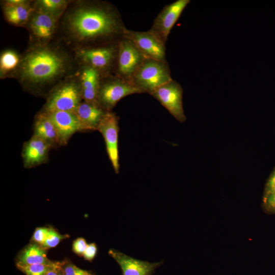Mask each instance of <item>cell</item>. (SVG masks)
I'll return each mask as SVG.
<instances>
[{"label": "cell", "instance_id": "obj_29", "mask_svg": "<svg viewBox=\"0 0 275 275\" xmlns=\"http://www.w3.org/2000/svg\"><path fill=\"white\" fill-rule=\"evenodd\" d=\"M88 244L84 238H78L73 243L72 250L74 253L79 256H82Z\"/></svg>", "mask_w": 275, "mask_h": 275}, {"label": "cell", "instance_id": "obj_32", "mask_svg": "<svg viewBox=\"0 0 275 275\" xmlns=\"http://www.w3.org/2000/svg\"><path fill=\"white\" fill-rule=\"evenodd\" d=\"M58 275H64V273H63V272L62 269L61 271L60 272V273H59Z\"/></svg>", "mask_w": 275, "mask_h": 275}, {"label": "cell", "instance_id": "obj_7", "mask_svg": "<svg viewBox=\"0 0 275 275\" xmlns=\"http://www.w3.org/2000/svg\"><path fill=\"white\" fill-rule=\"evenodd\" d=\"M146 58L130 40L123 37L119 42L114 75L131 82L133 76Z\"/></svg>", "mask_w": 275, "mask_h": 275}, {"label": "cell", "instance_id": "obj_30", "mask_svg": "<svg viewBox=\"0 0 275 275\" xmlns=\"http://www.w3.org/2000/svg\"><path fill=\"white\" fill-rule=\"evenodd\" d=\"M97 252V248L96 244L94 243H91L88 244L82 256L85 260L91 261L96 256Z\"/></svg>", "mask_w": 275, "mask_h": 275}, {"label": "cell", "instance_id": "obj_11", "mask_svg": "<svg viewBox=\"0 0 275 275\" xmlns=\"http://www.w3.org/2000/svg\"><path fill=\"white\" fill-rule=\"evenodd\" d=\"M124 37L130 40L145 58L167 61L166 43L150 30L136 32L127 30Z\"/></svg>", "mask_w": 275, "mask_h": 275}, {"label": "cell", "instance_id": "obj_12", "mask_svg": "<svg viewBox=\"0 0 275 275\" xmlns=\"http://www.w3.org/2000/svg\"><path fill=\"white\" fill-rule=\"evenodd\" d=\"M190 2L177 0L165 6L154 19L149 30L166 43L171 29Z\"/></svg>", "mask_w": 275, "mask_h": 275}, {"label": "cell", "instance_id": "obj_5", "mask_svg": "<svg viewBox=\"0 0 275 275\" xmlns=\"http://www.w3.org/2000/svg\"><path fill=\"white\" fill-rule=\"evenodd\" d=\"M172 79L167 61L146 58L133 76L131 83L142 93L150 94Z\"/></svg>", "mask_w": 275, "mask_h": 275}, {"label": "cell", "instance_id": "obj_10", "mask_svg": "<svg viewBox=\"0 0 275 275\" xmlns=\"http://www.w3.org/2000/svg\"><path fill=\"white\" fill-rule=\"evenodd\" d=\"M102 135L109 159L116 174L120 170L118 148L119 119L116 114L107 111L97 128Z\"/></svg>", "mask_w": 275, "mask_h": 275}, {"label": "cell", "instance_id": "obj_23", "mask_svg": "<svg viewBox=\"0 0 275 275\" xmlns=\"http://www.w3.org/2000/svg\"><path fill=\"white\" fill-rule=\"evenodd\" d=\"M61 262L52 261L49 263L32 265L16 264L17 268L25 275H44L50 270L58 266Z\"/></svg>", "mask_w": 275, "mask_h": 275}, {"label": "cell", "instance_id": "obj_24", "mask_svg": "<svg viewBox=\"0 0 275 275\" xmlns=\"http://www.w3.org/2000/svg\"><path fill=\"white\" fill-rule=\"evenodd\" d=\"M68 237L69 235L61 234L53 228L49 227L48 233L42 247L45 249L54 248L61 240Z\"/></svg>", "mask_w": 275, "mask_h": 275}, {"label": "cell", "instance_id": "obj_22", "mask_svg": "<svg viewBox=\"0 0 275 275\" xmlns=\"http://www.w3.org/2000/svg\"><path fill=\"white\" fill-rule=\"evenodd\" d=\"M70 0H35L32 5L35 11L51 15L60 20Z\"/></svg>", "mask_w": 275, "mask_h": 275}, {"label": "cell", "instance_id": "obj_2", "mask_svg": "<svg viewBox=\"0 0 275 275\" xmlns=\"http://www.w3.org/2000/svg\"><path fill=\"white\" fill-rule=\"evenodd\" d=\"M78 66L73 51L54 39L46 45L29 44L14 78L25 90L47 96L61 81L76 73Z\"/></svg>", "mask_w": 275, "mask_h": 275}, {"label": "cell", "instance_id": "obj_9", "mask_svg": "<svg viewBox=\"0 0 275 275\" xmlns=\"http://www.w3.org/2000/svg\"><path fill=\"white\" fill-rule=\"evenodd\" d=\"M150 95L156 99L178 121L183 123L186 121L182 103L183 89L179 83L172 79Z\"/></svg>", "mask_w": 275, "mask_h": 275}, {"label": "cell", "instance_id": "obj_16", "mask_svg": "<svg viewBox=\"0 0 275 275\" xmlns=\"http://www.w3.org/2000/svg\"><path fill=\"white\" fill-rule=\"evenodd\" d=\"M77 74L80 82L83 101L97 103V97L102 76L94 68L78 65Z\"/></svg>", "mask_w": 275, "mask_h": 275}, {"label": "cell", "instance_id": "obj_20", "mask_svg": "<svg viewBox=\"0 0 275 275\" xmlns=\"http://www.w3.org/2000/svg\"><path fill=\"white\" fill-rule=\"evenodd\" d=\"M51 262L47 257L46 249L34 242L26 245L18 254L16 264L32 265Z\"/></svg>", "mask_w": 275, "mask_h": 275}, {"label": "cell", "instance_id": "obj_15", "mask_svg": "<svg viewBox=\"0 0 275 275\" xmlns=\"http://www.w3.org/2000/svg\"><path fill=\"white\" fill-rule=\"evenodd\" d=\"M52 146L35 135L26 142L22 148V158L25 168H31L46 162Z\"/></svg>", "mask_w": 275, "mask_h": 275}, {"label": "cell", "instance_id": "obj_27", "mask_svg": "<svg viewBox=\"0 0 275 275\" xmlns=\"http://www.w3.org/2000/svg\"><path fill=\"white\" fill-rule=\"evenodd\" d=\"M48 230L49 228L48 227L37 228L32 237L33 241L43 246L47 237Z\"/></svg>", "mask_w": 275, "mask_h": 275}, {"label": "cell", "instance_id": "obj_6", "mask_svg": "<svg viewBox=\"0 0 275 275\" xmlns=\"http://www.w3.org/2000/svg\"><path fill=\"white\" fill-rule=\"evenodd\" d=\"M142 93L131 82L114 74L102 77L97 103L106 111H112L117 103L124 97Z\"/></svg>", "mask_w": 275, "mask_h": 275}, {"label": "cell", "instance_id": "obj_26", "mask_svg": "<svg viewBox=\"0 0 275 275\" xmlns=\"http://www.w3.org/2000/svg\"><path fill=\"white\" fill-rule=\"evenodd\" d=\"M262 207L265 213L275 214V191L262 199Z\"/></svg>", "mask_w": 275, "mask_h": 275}, {"label": "cell", "instance_id": "obj_19", "mask_svg": "<svg viewBox=\"0 0 275 275\" xmlns=\"http://www.w3.org/2000/svg\"><path fill=\"white\" fill-rule=\"evenodd\" d=\"M32 1L16 6H2L4 17L10 24L15 26L25 27L34 11Z\"/></svg>", "mask_w": 275, "mask_h": 275}, {"label": "cell", "instance_id": "obj_4", "mask_svg": "<svg viewBox=\"0 0 275 275\" xmlns=\"http://www.w3.org/2000/svg\"><path fill=\"white\" fill-rule=\"evenodd\" d=\"M119 42L78 48L72 51L78 65L89 66L104 77L114 74Z\"/></svg>", "mask_w": 275, "mask_h": 275}, {"label": "cell", "instance_id": "obj_21", "mask_svg": "<svg viewBox=\"0 0 275 275\" xmlns=\"http://www.w3.org/2000/svg\"><path fill=\"white\" fill-rule=\"evenodd\" d=\"M21 54L12 49H7L0 56V78H14L20 65Z\"/></svg>", "mask_w": 275, "mask_h": 275}, {"label": "cell", "instance_id": "obj_31", "mask_svg": "<svg viewBox=\"0 0 275 275\" xmlns=\"http://www.w3.org/2000/svg\"><path fill=\"white\" fill-rule=\"evenodd\" d=\"M29 0H4L1 2V6L19 5L27 3Z\"/></svg>", "mask_w": 275, "mask_h": 275}, {"label": "cell", "instance_id": "obj_28", "mask_svg": "<svg viewBox=\"0 0 275 275\" xmlns=\"http://www.w3.org/2000/svg\"><path fill=\"white\" fill-rule=\"evenodd\" d=\"M275 191V168L269 175L264 186L262 199Z\"/></svg>", "mask_w": 275, "mask_h": 275}, {"label": "cell", "instance_id": "obj_17", "mask_svg": "<svg viewBox=\"0 0 275 275\" xmlns=\"http://www.w3.org/2000/svg\"><path fill=\"white\" fill-rule=\"evenodd\" d=\"M98 103L82 101L74 113L77 117L84 131L97 130L104 115L106 113Z\"/></svg>", "mask_w": 275, "mask_h": 275}, {"label": "cell", "instance_id": "obj_1", "mask_svg": "<svg viewBox=\"0 0 275 275\" xmlns=\"http://www.w3.org/2000/svg\"><path fill=\"white\" fill-rule=\"evenodd\" d=\"M127 30L112 4L98 0L71 1L59 21L55 39L73 50L118 42Z\"/></svg>", "mask_w": 275, "mask_h": 275}, {"label": "cell", "instance_id": "obj_18", "mask_svg": "<svg viewBox=\"0 0 275 275\" xmlns=\"http://www.w3.org/2000/svg\"><path fill=\"white\" fill-rule=\"evenodd\" d=\"M33 135L47 142L52 147L60 146L56 127L46 113L41 111L36 116Z\"/></svg>", "mask_w": 275, "mask_h": 275}, {"label": "cell", "instance_id": "obj_13", "mask_svg": "<svg viewBox=\"0 0 275 275\" xmlns=\"http://www.w3.org/2000/svg\"><path fill=\"white\" fill-rule=\"evenodd\" d=\"M108 254L120 265L123 275H152L162 264L161 261L150 263L139 260L114 249L110 250Z\"/></svg>", "mask_w": 275, "mask_h": 275}, {"label": "cell", "instance_id": "obj_3", "mask_svg": "<svg viewBox=\"0 0 275 275\" xmlns=\"http://www.w3.org/2000/svg\"><path fill=\"white\" fill-rule=\"evenodd\" d=\"M82 101L81 84L77 71L65 78L50 91L41 112H74Z\"/></svg>", "mask_w": 275, "mask_h": 275}, {"label": "cell", "instance_id": "obj_25", "mask_svg": "<svg viewBox=\"0 0 275 275\" xmlns=\"http://www.w3.org/2000/svg\"><path fill=\"white\" fill-rule=\"evenodd\" d=\"M62 269L64 275H94L91 272L82 269L69 261H63Z\"/></svg>", "mask_w": 275, "mask_h": 275}, {"label": "cell", "instance_id": "obj_8", "mask_svg": "<svg viewBox=\"0 0 275 275\" xmlns=\"http://www.w3.org/2000/svg\"><path fill=\"white\" fill-rule=\"evenodd\" d=\"M59 20L34 10L25 28L29 33V44L46 45L55 39Z\"/></svg>", "mask_w": 275, "mask_h": 275}, {"label": "cell", "instance_id": "obj_14", "mask_svg": "<svg viewBox=\"0 0 275 275\" xmlns=\"http://www.w3.org/2000/svg\"><path fill=\"white\" fill-rule=\"evenodd\" d=\"M46 113L56 127L60 146L66 145L71 136L76 132L84 131L74 112L58 111Z\"/></svg>", "mask_w": 275, "mask_h": 275}]
</instances>
